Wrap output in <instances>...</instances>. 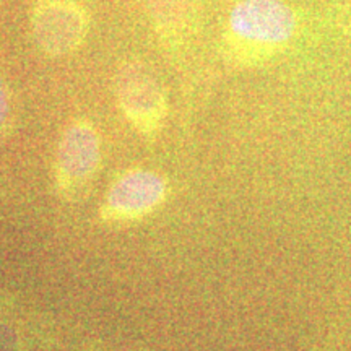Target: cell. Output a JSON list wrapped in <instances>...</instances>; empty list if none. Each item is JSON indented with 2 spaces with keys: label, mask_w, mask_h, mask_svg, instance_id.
<instances>
[{
  "label": "cell",
  "mask_w": 351,
  "mask_h": 351,
  "mask_svg": "<svg viewBox=\"0 0 351 351\" xmlns=\"http://www.w3.org/2000/svg\"><path fill=\"white\" fill-rule=\"evenodd\" d=\"M298 29V13L283 0H239L228 16V54L238 64H261L282 52Z\"/></svg>",
  "instance_id": "1"
},
{
  "label": "cell",
  "mask_w": 351,
  "mask_h": 351,
  "mask_svg": "<svg viewBox=\"0 0 351 351\" xmlns=\"http://www.w3.org/2000/svg\"><path fill=\"white\" fill-rule=\"evenodd\" d=\"M101 156V138L91 122L75 121L64 130L54 158V182L60 199L78 202L90 194Z\"/></svg>",
  "instance_id": "2"
},
{
  "label": "cell",
  "mask_w": 351,
  "mask_h": 351,
  "mask_svg": "<svg viewBox=\"0 0 351 351\" xmlns=\"http://www.w3.org/2000/svg\"><path fill=\"white\" fill-rule=\"evenodd\" d=\"M169 195L165 176L150 169H129L108 189L101 218L111 225H129L156 212Z\"/></svg>",
  "instance_id": "3"
},
{
  "label": "cell",
  "mask_w": 351,
  "mask_h": 351,
  "mask_svg": "<svg viewBox=\"0 0 351 351\" xmlns=\"http://www.w3.org/2000/svg\"><path fill=\"white\" fill-rule=\"evenodd\" d=\"M117 101L134 129L155 137L166 117V98L160 82L140 64H127L117 75Z\"/></svg>",
  "instance_id": "4"
},
{
  "label": "cell",
  "mask_w": 351,
  "mask_h": 351,
  "mask_svg": "<svg viewBox=\"0 0 351 351\" xmlns=\"http://www.w3.org/2000/svg\"><path fill=\"white\" fill-rule=\"evenodd\" d=\"M86 32L88 15L78 0H38L33 33L47 56L60 57L77 51Z\"/></svg>",
  "instance_id": "5"
},
{
  "label": "cell",
  "mask_w": 351,
  "mask_h": 351,
  "mask_svg": "<svg viewBox=\"0 0 351 351\" xmlns=\"http://www.w3.org/2000/svg\"><path fill=\"white\" fill-rule=\"evenodd\" d=\"M158 25L176 28L181 25L191 5V0H147Z\"/></svg>",
  "instance_id": "6"
},
{
  "label": "cell",
  "mask_w": 351,
  "mask_h": 351,
  "mask_svg": "<svg viewBox=\"0 0 351 351\" xmlns=\"http://www.w3.org/2000/svg\"><path fill=\"white\" fill-rule=\"evenodd\" d=\"M12 119V101L7 85L0 80V137L5 135Z\"/></svg>",
  "instance_id": "7"
},
{
  "label": "cell",
  "mask_w": 351,
  "mask_h": 351,
  "mask_svg": "<svg viewBox=\"0 0 351 351\" xmlns=\"http://www.w3.org/2000/svg\"><path fill=\"white\" fill-rule=\"evenodd\" d=\"M12 346V333L8 327L0 322V351H10Z\"/></svg>",
  "instance_id": "8"
}]
</instances>
